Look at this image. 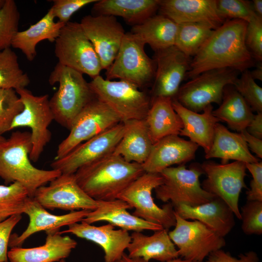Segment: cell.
<instances>
[{
	"instance_id": "obj_30",
	"label": "cell",
	"mask_w": 262,
	"mask_h": 262,
	"mask_svg": "<svg viewBox=\"0 0 262 262\" xmlns=\"http://www.w3.org/2000/svg\"><path fill=\"white\" fill-rule=\"evenodd\" d=\"M160 0H98L92 9L93 16H112L123 18L132 26L155 15Z\"/></svg>"
},
{
	"instance_id": "obj_42",
	"label": "cell",
	"mask_w": 262,
	"mask_h": 262,
	"mask_svg": "<svg viewBox=\"0 0 262 262\" xmlns=\"http://www.w3.org/2000/svg\"><path fill=\"white\" fill-rule=\"evenodd\" d=\"M241 229L246 235L262 234V201H248L241 207Z\"/></svg>"
},
{
	"instance_id": "obj_50",
	"label": "cell",
	"mask_w": 262,
	"mask_h": 262,
	"mask_svg": "<svg viewBox=\"0 0 262 262\" xmlns=\"http://www.w3.org/2000/svg\"><path fill=\"white\" fill-rule=\"evenodd\" d=\"M259 64L252 71H250V73L254 80L262 81V62H258Z\"/></svg>"
},
{
	"instance_id": "obj_40",
	"label": "cell",
	"mask_w": 262,
	"mask_h": 262,
	"mask_svg": "<svg viewBox=\"0 0 262 262\" xmlns=\"http://www.w3.org/2000/svg\"><path fill=\"white\" fill-rule=\"evenodd\" d=\"M241 74L235 82L233 86L253 112L262 113V88L252 78L248 69L243 71Z\"/></svg>"
},
{
	"instance_id": "obj_8",
	"label": "cell",
	"mask_w": 262,
	"mask_h": 262,
	"mask_svg": "<svg viewBox=\"0 0 262 262\" xmlns=\"http://www.w3.org/2000/svg\"><path fill=\"white\" fill-rule=\"evenodd\" d=\"M163 182L160 174L145 172L126 188L117 198L135 209L132 215L168 230L176 224L174 206L168 202L159 207L152 196V191Z\"/></svg>"
},
{
	"instance_id": "obj_34",
	"label": "cell",
	"mask_w": 262,
	"mask_h": 262,
	"mask_svg": "<svg viewBox=\"0 0 262 262\" xmlns=\"http://www.w3.org/2000/svg\"><path fill=\"white\" fill-rule=\"evenodd\" d=\"M213 113L220 121L226 122L230 129L239 133L246 130L254 115L249 105L233 85L226 86L222 101Z\"/></svg>"
},
{
	"instance_id": "obj_20",
	"label": "cell",
	"mask_w": 262,
	"mask_h": 262,
	"mask_svg": "<svg viewBox=\"0 0 262 262\" xmlns=\"http://www.w3.org/2000/svg\"><path fill=\"white\" fill-rule=\"evenodd\" d=\"M59 233H70L98 245L104 251V262H116L120 260L131 241L128 231L115 229V226L110 223L95 226L82 221L69 225L66 230Z\"/></svg>"
},
{
	"instance_id": "obj_39",
	"label": "cell",
	"mask_w": 262,
	"mask_h": 262,
	"mask_svg": "<svg viewBox=\"0 0 262 262\" xmlns=\"http://www.w3.org/2000/svg\"><path fill=\"white\" fill-rule=\"evenodd\" d=\"M23 109V103L15 89H0V135L10 131L14 118Z\"/></svg>"
},
{
	"instance_id": "obj_22",
	"label": "cell",
	"mask_w": 262,
	"mask_h": 262,
	"mask_svg": "<svg viewBox=\"0 0 262 262\" xmlns=\"http://www.w3.org/2000/svg\"><path fill=\"white\" fill-rule=\"evenodd\" d=\"M158 10L178 24L201 23L215 30L226 21L218 12L216 0H160Z\"/></svg>"
},
{
	"instance_id": "obj_32",
	"label": "cell",
	"mask_w": 262,
	"mask_h": 262,
	"mask_svg": "<svg viewBox=\"0 0 262 262\" xmlns=\"http://www.w3.org/2000/svg\"><path fill=\"white\" fill-rule=\"evenodd\" d=\"M171 98L158 97L152 99L145 118L151 140L154 143L171 135H179L182 123L175 111Z\"/></svg>"
},
{
	"instance_id": "obj_43",
	"label": "cell",
	"mask_w": 262,
	"mask_h": 262,
	"mask_svg": "<svg viewBox=\"0 0 262 262\" xmlns=\"http://www.w3.org/2000/svg\"><path fill=\"white\" fill-rule=\"evenodd\" d=\"M245 42L254 60H262V18L257 16L247 23Z\"/></svg>"
},
{
	"instance_id": "obj_19",
	"label": "cell",
	"mask_w": 262,
	"mask_h": 262,
	"mask_svg": "<svg viewBox=\"0 0 262 262\" xmlns=\"http://www.w3.org/2000/svg\"><path fill=\"white\" fill-rule=\"evenodd\" d=\"M90 212L79 210L63 215H54L48 212L33 197H28L23 211L29 218L28 227L20 235H11L9 247H21L27 239L40 231L58 230L62 227L81 222Z\"/></svg>"
},
{
	"instance_id": "obj_35",
	"label": "cell",
	"mask_w": 262,
	"mask_h": 262,
	"mask_svg": "<svg viewBox=\"0 0 262 262\" xmlns=\"http://www.w3.org/2000/svg\"><path fill=\"white\" fill-rule=\"evenodd\" d=\"M175 46L189 57L194 56L214 30L207 24L188 22L178 24Z\"/></svg>"
},
{
	"instance_id": "obj_10",
	"label": "cell",
	"mask_w": 262,
	"mask_h": 262,
	"mask_svg": "<svg viewBox=\"0 0 262 262\" xmlns=\"http://www.w3.org/2000/svg\"><path fill=\"white\" fill-rule=\"evenodd\" d=\"M145 45L131 32L126 33L114 62L106 70V79L127 81L139 88L149 84L154 79L156 64L146 54Z\"/></svg>"
},
{
	"instance_id": "obj_55",
	"label": "cell",
	"mask_w": 262,
	"mask_h": 262,
	"mask_svg": "<svg viewBox=\"0 0 262 262\" xmlns=\"http://www.w3.org/2000/svg\"><path fill=\"white\" fill-rule=\"evenodd\" d=\"M66 262V261H65V259H62L58 262Z\"/></svg>"
},
{
	"instance_id": "obj_54",
	"label": "cell",
	"mask_w": 262,
	"mask_h": 262,
	"mask_svg": "<svg viewBox=\"0 0 262 262\" xmlns=\"http://www.w3.org/2000/svg\"><path fill=\"white\" fill-rule=\"evenodd\" d=\"M6 0H0V9L4 5Z\"/></svg>"
},
{
	"instance_id": "obj_21",
	"label": "cell",
	"mask_w": 262,
	"mask_h": 262,
	"mask_svg": "<svg viewBox=\"0 0 262 262\" xmlns=\"http://www.w3.org/2000/svg\"><path fill=\"white\" fill-rule=\"evenodd\" d=\"M198 147L179 135L166 136L153 144L143 168L145 172L160 174L174 164L184 165L195 159Z\"/></svg>"
},
{
	"instance_id": "obj_51",
	"label": "cell",
	"mask_w": 262,
	"mask_h": 262,
	"mask_svg": "<svg viewBox=\"0 0 262 262\" xmlns=\"http://www.w3.org/2000/svg\"><path fill=\"white\" fill-rule=\"evenodd\" d=\"M251 3L252 8L255 14L258 16L262 17V0H253Z\"/></svg>"
},
{
	"instance_id": "obj_31",
	"label": "cell",
	"mask_w": 262,
	"mask_h": 262,
	"mask_svg": "<svg viewBox=\"0 0 262 262\" xmlns=\"http://www.w3.org/2000/svg\"><path fill=\"white\" fill-rule=\"evenodd\" d=\"M55 17L50 8L46 14L27 29L18 31L14 37L11 47L20 50L29 61L36 55V47L40 42L47 40L55 42L61 30L66 24L54 21Z\"/></svg>"
},
{
	"instance_id": "obj_37",
	"label": "cell",
	"mask_w": 262,
	"mask_h": 262,
	"mask_svg": "<svg viewBox=\"0 0 262 262\" xmlns=\"http://www.w3.org/2000/svg\"><path fill=\"white\" fill-rule=\"evenodd\" d=\"M28 197L27 190L18 182L0 185V222L12 215L23 213Z\"/></svg>"
},
{
	"instance_id": "obj_6",
	"label": "cell",
	"mask_w": 262,
	"mask_h": 262,
	"mask_svg": "<svg viewBox=\"0 0 262 262\" xmlns=\"http://www.w3.org/2000/svg\"><path fill=\"white\" fill-rule=\"evenodd\" d=\"M163 183L155 189L157 199L171 202L173 206L180 204L195 207L208 202L216 196L203 189L200 176L204 173L200 165L187 168L185 165L171 166L160 173Z\"/></svg>"
},
{
	"instance_id": "obj_12",
	"label": "cell",
	"mask_w": 262,
	"mask_h": 262,
	"mask_svg": "<svg viewBox=\"0 0 262 262\" xmlns=\"http://www.w3.org/2000/svg\"><path fill=\"white\" fill-rule=\"evenodd\" d=\"M175 228L168 235L180 258L203 262L212 252L226 246L224 238L200 222L185 219L175 212Z\"/></svg>"
},
{
	"instance_id": "obj_41",
	"label": "cell",
	"mask_w": 262,
	"mask_h": 262,
	"mask_svg": "<svg viewBox=\"0 0 262 262\" xmlns=\"http://www.w3.org/2000/svg\"><path fill=\"white\" fill-rule=\"evenodd\" d=\"M216 5L220 15L225 20L239 19L249 23L258 16L253 11L251 2L247 0H218Z\"/></svg>"
},
{
	"instance_id": "obj_24",
	"label": "cell",
	"mask_w": 262,
	"mask_h": 262,
	"mask_svg": "<svg viewBox=\"0 0 262 262\" xmlns=\"http://www.w3.org/2000/svg\"><path fill=\"white\" fill-rule=\"evenodd\" d=\"M59 230L46 232L44 245L32 248L15 247L8 252L9 262H56L67 258L77 242Z\"/></svg>"
},
{
	"instance_id": "obj_52",
	"label": "cell",
	"mask_w": 262,
	"mask_h": 262,
	"mask_svg": "<svg viewBox=\"0 0 262 262\" xmlns=\"http://www.w3.org/2000/svg\"><path fill=\"white\" fill-rule=\"evenodd\" d=\"M116 262H150L140 258H131L124 253L122 258Z\"/></svg>"
},
{
	"instance_id": "obj_33",
	"label": "cell",
	"mask_w": 262,
	"mask_h": 262,
	"mask_svg": "<svg viewBox=\"0 0 262 262\" xmlns=\"http://www.w3.org/2000/svg\"><path fill=\"white\" fill-rule=\"evenodd\" d=\"M178 27L171 19L159 14L132 26L131 32L157 52L175 46Z\"/></svg>"
},
{
	"instance_id": "obj_5",
	"label": "cell",
	"mask_w": 262,
	"mask_h": 262,
	"mask_svg": "<svg viewBox=\"0 0 262 262\" xmlns=\"http://www.w3.org/2000/svg\"><path fill=\"white\" fill-rule=\"evenodd\" d=\"M89 84L95 97L110 108L121 122L145 119L151 100L136 85L122 80L105 79L100 75L92 79Z\"/></svg>"
},
{
	"instance_id": "obj_4",
	"label": "cell",
	"mask_w": 262,
	"mask_h": 262,
	"mask_svg": "<svg viewBox=\"0 0 262 262\" xmlns=\"http://www.w3.org/2000/svg\"><path fill=\"white\" fill-rule=\"evenodd\" d=\"M49 82L52 85L59 84L57 91L49 99L54 120L69 130L77 115L96 97L83 74L58 63Z\"/></svg>"
},
{
	"instance_id": "obj_56",
	"label": "cell",
	"mask_w": 262,
	"mask_h": 262,
	"mask_svg": "<svg viewBox=\"0 0 262 262\" xmlns=\"http://www.w3.org/2000/svg\"><path fill=\"white\" fill-rule=\"evenodd\" d=\"M4 138H5V137H4L3 136L0 135V141H1L2 140H3Z\"/></svg>"
},
{
	"instance_id": "obj_1",
	"label": "cell",
	"mask_w": 262,
	"mask_h": 262,
	"mask_svg": "<svg viewBox=\"0 0 262 262\" xmlns=\"http://www.w3.org/2000/svg\"><path fill=\"white\" fill-rule=\"evenodd\" d=\"M247 25L242 20H226L214 30L191 59L186 77L192 79L208 70L224 68L241 73L253 66L254 59L245 42Z\"/></svg>"
},
{
	"instance_id": "obj_47",
	"label": "cell",
	"mask_w": 262,
	"mask_h": 262,
	"mask_svg": "<svg viewBox=\"0 0 262 262\" xmlns=\"http://www.w3.org/2000/svg\"><path fill=\"white\" fill-rule=\"evenodd\" d=\"M207 259L205 262H260L257 254L253 251L240 254L236 258L229 252L220 249L212 252Z\"/></svg>"
},
{
	"instance_id": "obj_27",
	"label": "cell",
	"mask_w": 262,
	"mask_h": 262,
	"mask_svg": "<svg viewBox=\"0 0 262 262\" xmlns=\"http://www.w3.org/2000/svg\"><path fill=\"white\" fill-rule=\"evenodd\" d=\"M131 237V241L127 248L131 258L167 262L179 257L178 250L169 236L168 230L165 229L155 231L149 236L133 231Z\"/></svg>"
},
{
	"instance_id": "obj_49",
	"label": "cell",
	"mask_w": 262,
	"mask_h": 262,
	"mask_svg": "<svg viewBox=\"0 0 262 262\" xmlns=\"http://www.w3.org/2000/svg\"><path fill=\"white\" fill-rule=\"evenodd\" d=\"M246 130L251 135L262 139V113L254 115Z\"/></svg>"
},
{
	"instance_id": "obj_48",
	"label": "cell",
	"mask_w": 262,
	"mask_h": 262,
	"mask_svg": "<svg viewBox=\"0 0 262 262\" xmlns=\"http://www.w3.org/2000/svg\"><path fill=\"white\" fill-rule=\"evenodd\" d=\"M240 133L242 134L250 151L255 153L257 157L262 159V139L251 135L246 130Z\"/></svg>"
},
{
	"instance_id": "obj_7",
	"label": "cell",
	"mask_w": 262,
	"mask_h": 262,
	"mask_svg": "<svg viewBox=\"0 0 262 262\" xmlns=\"http://www.w3.org/2000/svg\"><path fill=\"white\" fill-rule=\"evenodd\" d=\"M58 63L93 79L102 70L99 58L80 23L69 21L55 41Z\"/></svg>"
},
{
	"instance_id": "obj_25",
	"label": "cell",
	"mask_w": 262,
	"mask_h": 262,
	"mask_svg": "<svg viewBox=\"0 0 262 262\" xmlns=\"http://www.w3.org/2000/svg\"><path fill=\"white\" fill-rule=\"evenodd\" d=\"M98 208L91 211L82 221L89 224L107 221L115 227L127 231L142 232L150 230L155 231L164 229L161 225L147 222L131 214L127 210L132 208L122 199L98 201Z\"/></svg>"
},
{
	"instance_id": "obj_2",
	"label": "cell",
	"mask_w": 262,
	"mask_h": 262,
	"mask_svg": "<svg viewBox=\"0 0 262 262\" xmlns=\"http://www.w3.org/2000/svg\"><path fill=\"white\" fill-rule=\"evenodd\" d=\"M145 172L142 165L113 153L80 168L74 174L82 189L97 201L117 199Z\"/></svg>"
},
{
	"instance_id": "obj_29",
	"label": "cell",
	"mask_w": 262,
	"mask_h": 262,
	"mask_svg": "<svg viewBox=\"0 0 262 262\" xmlns=\"http://www.w3.org/2000/svg\"><path fill=\"white\" fill-rule=\"evenodd\" d=\"M123 123L124 132L113 153L127 162L142 164L153 145L146 120L134 119Z\"/></svg>"
},
{
	"instance_id": "obj_11",
	"label": "cell",
	"mask_w": 262,
	"mask_h": 262,
	"mask_svg": "<svg viewBox=\"0 0 262 262\" xmlns=\"http://www.w3.org/2000/svg\"><path fill=\"white\" fill-rule=\"evenodd\" d=\"M23 105L22 111L14 119L10 131L18 127L31 129L32 148L29 155L33 162L39 160L49 142L51 133L48 129L54 120L48 95L36 96L26 88L16 90Z\"/></svg>"
},
{
	"instance_id": "obj_46",
	"label": "cell",
	"mask_w": 262,
	"mask_h": 262,
	"mask_svg": "<svg viewBox=\"0 0 262 262\" xmlns=\"http://www.w3.org/2000/svg\"><path fill=\"white\" fill-rule=\"evenodd\" d=\"M22 214L11 216L0 222V262H8V247L11 232L22 219Z\"/></svg>"
},
{
	"instance_id": "obj_16",
	"label": "cell",
	"mask_w": 262,
	"mask_h": 262,
	"mask_svg": "<svg viewBox=\"0 0 262 262\" xmlns=\"http://www.w3.org/2000/svg\"><path fill=\"white\" fill-rule=\"evenodd\" d=\"M49 183L48 186L39 187L33 197L45 209L92 211L98 206V201L80 186L74 174H61Z\"/></svg>"
},
{
	"instance_id": "obj_15",
	"label": "cell",
	"mask_w": 262,
	"mask_h": 262,
	"mask_svg": "<svg viewBox=\"0 0 262 262\" xmlns=\"http://www.w3.org/2000/svg\"><path fill=\"white\" fill-rule=\"evenodd\" d=\"M124 130L120 122L80 144L65 156L54 159L50 164L52 169L64 174H75L81 167L112 154Z\"/></svg>"
},
{
	"instance_id": "obj_26",
	"label": "cell",
	"mask_w": 262,
	"mask_h": 262,
	"mask_svg": "<svg viewBox=\"0 0 262 262\" xmlns=\"http://www.w3.org/2000/svg\"><path fill=\"white\" fill-rule=\"evenodd\" d=\"M172 105L182 123L179 135L189 138L206 153L212 144L215 125L220 122L213 113L212 104L207 106L202 113L184 107L175 99H172Z\"/></svg>"
},
{
	"instance_id": "obj_17",
	"label": "cell",
	"mask_w": 262,
	"mask_h": 262,
	"mask_svg": "<svg viewBox=\"0 0 262 262\" xmlns=\"http://www.w3.org/2000/svg\"><path fill=\"white\" fill-rule=\"evenodd\" d=\"M80 24L92 43L102 69L107 70L114 62L125 34L115 16L87 15Z\"/></svg>"
},
{
	"instance_id": "obj_53",
	"label": "cell",
	"mask_w": 262,
	"mask_h": 262,
	"mask_svg": "<svg viewBox=\"0 0 262 262\" xmlns=\"http://www.w3.org/2000/svg\"><path fill=\"white\" fill-rule=\"evenodd\" d=\"M167 262H199L196 261H191L187 259H185L182 258H177L167 261Z\"/></svg>"
},
{
	"instance_id": "obj_3",
	"label": "cell",
	"mask_w": 262,
	"mask_h": 262,
	"mask_svg": "<svg viewBox=\"0 0 262 262\" xmlns=\"http://www.w3.org/2000/svg\"><path fill=\"white\" fill-rule=\"evenodd\" d=\"M32 144L31 132L16 131L8 138L0 141V178L7 185L18 182L33 197L40 187L59 176L56 170H44L34 167L29 155Z\"/></svg>"
},
{
	"instance_id": "obj_36",
	"label": "cell",
	"mask_w": 262,
	"mask_h": 262,
	"mask_svg": "<svg viewBox=\"0 0 262 262\" xmlns=\"http://www.w3.org/2000/svg\"><path fill=\"white\" fill-rule=\"evenodd\" d=\"M30 82L27 74L20 68L18 57L10 48L0 51V89L26 88Z\"/></svg>"
},
{
	"instance_id": "obj_44",
	"label": "cell",
	"mask_w": 262,
	"mask_h": 262,
	"mask_svg": "<svg viewBox=\"0 0 262 262\" xmlns=\"http://www.w3.org/2000/svg\"><path fill=\"white\" fill-rule=\"evenodd\" d=\"M98 0H53L50 9L58 21L66 24L69 22L71 16L76 12L84 6Z\"/></svg>"
},
{
	"instance_id": "obj_23",
	"label": "cell",
	"mask_w": 262,
	"mask_h": 262,
	"mask_svg": "<svg viewBox=\"0 0 262 262\" xmlns=\"http://www.w3.org/2000/svg\"><path fill=\"white\" fill-rule=\"evenodd\" d=\"M174 209L181 217L197 220L223 238L235 226L233 212L224 201L217 196L198 206L191 207L180 204L174 206Z\"/></svg>"
},
{
	"instance_id": "obj_13",
	"label": "cell",
	"mask_w": 262,
	"mask_h": 262,
	"mask_svg": "<svg viewBox=\"0 0 262 262\" xmlns=\"http://www.w3.org/2000/svg\"><path fill=\"white\" fill-rule=\"evenodd\" d=\"M200 167L207 176L201 184L203 189L224 201L240 219L239 199L242 189L247 187L246 163L234 161L219 164L209 161Z\"/></svg>"
},
{
	"instance_id": "obj_28",
	"label": "cell",
	"mask_w": 262,
	"mask_h": 262,
	"mask_svg": "<svg viewBox=\"0 0 262 262\" xmlns=\"http://www.w3.org/2000/svg\"><path fill=\"white\" fill-rule=\"evenodd\" d=\"M205 154L206 159H220L221 164L228 163L229 160L246 164L260 161L251 153L241 133L232 132L219 122L215 125L211 148Z\"/></svg>"
},
{
	"instance_id": "obj_9",
	"label": "cell",
	"mask_w": 262,
	"mask_h": 262,
	"mask_svg": "<svg viewBox=\"0 0 262 262\" xmlns=\"http://www.w3.org/2000/svg\"><path fill=\"white\" fill-rule=\"evenodd\" d=\"M241 72L229 68L205 71L181 85L174 98L196 113L214 103L219 105L225 88L233 85Z\"/></svg>"
},
{
	"instance_id": "obj_45",
	"label": "cell",
	"mask_w": 262,
	"mask_h": 262,
	"mask_svg": "<svg viewBox=\"0 0 262 262\" xmlns=\"http://www.w3.org/2000/svg\"><path fill=\"white\" fill-rule=\"evenodd\" d=\"M246 166L252 177L246 192L247 200L262 201V162L246 163Z\"/></svg>"
},
{
	"instance_id": "obj_18",
	"label": "cell",
	"mask_w": 262,
	"mask_h": 262,
	"mask_svg": "<svg viewBox=\"0 0 262 262\" xmlns=\"http://www.w3.org/2000/svg\"><path fill=\"white\" fill-rule=\"evenodd\" d=\"M156 71L152 98L174 99L190 68L191 59L175 46L155 52Z\"/></svg>"
},
{
	"instance_id": "obj_38",
	"label": "cell",
	"mask_w": 262,
	"mask_h": 262,
	"mask_svg": "<svg viewBox=\"0 0 262 262\" xmlns=\"http://www.w3.org/2000/svg\"><path fill=\"white\" fill-rule=\"evenodd\" d=\"M20 14L13 0H6L0 9V51L11 47L18 32Z\"/></svg>"
},
{
	"instance_id": "obj_14",
	"label": "cell",
	"mask_w": 262,
	"mask_h": 262,
	"mask_svg": "<svg viewBox=\"0 0 262 262\" xmlns=\"http://www.w3.org/2000/svg\"><path fill=\"white\" fill-rule=\"evenodd\" d=\"M120 122L110 108L95 98L75 119L68 135L59 145L54 159L65 156L80 144Z\"/></svg>"
}]
</instances>
